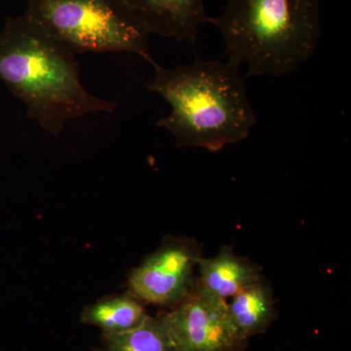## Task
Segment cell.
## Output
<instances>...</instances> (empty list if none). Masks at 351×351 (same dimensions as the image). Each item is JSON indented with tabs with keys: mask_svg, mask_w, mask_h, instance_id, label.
<instances>
[{
	"mask_svg": "<svg viewBox=\"0 0 351 351\" xmlns=\"http://www.w3.org/2000/svg\"><path fill=\"white\" fill-rule=\"evenodd\" d=\"M97 351H176L163 315L149 316L144 323L120 334L101 335Z\"/></svg>",
	"mask_w": 351,
	"mask_h": 351,
	"instance_id": "11",
	"label": "cell"
},
{
	"mask_svg": "<svg viewBox=\"0 0 351 351\" xmlns=\"http://www.w3.org/2000/svg\"><path fill=\"white\" fill-rule=\"evenodd\" d=\"M163 317L176 351H244L248 346L230 320L228 301L196 284Z\"/></svg>",
	"mask_w": 351,
	"mask_h": 351,
	"instance_id": "5",
	"label": "cell"
},
{
	"mask_svg": "<svg viewBox=\"0 0 351 351\" xmlns=\"http://www.w3.org/2000/svg\"><path fill=\"white\" fill-rule=\"evenodd\" d=\"M147 34L180 43H195L209 24L204 0H117Z\"/></svg>",
	"mask_w": 351,
	"mask_h": 351,
	"instance_id": "7",
	"label": "cell"
},
{
	"mask_svg": "<svg viewBox=\"0 0 351 351\" xmlns=\"http://www.w3.org/2000/svg\"><path fill=\"white\" fill-rule=\"evenodd\" d=\"M149 316L144 302L129 292L85 306L80 321L83 324L100 328L104 335H112L135 329Z\"/></svg>",
	"mask_w": 351,
	"mask_h": 351,
	"instance_id": "10",
	"label": "cell"
},
{
	"mask_svg": "<svg viewBox=\"0 0 351 351\" xmlns=\"http://www.w3.org/2000/svg\"><path fill=\"white\" fill-rule=\"evenodd\" d=\"M197 267L199 276L195 280L196 285L226 301L263 277L262 269L258 265L235 255L228 246H223L214 257L202 256Z\"/></svg>",
	"mask_w": 351,
	"mask_h": 351,
	"instance_id": "8",
	"label": "cell"
},
{
	"mask_svg": "<svg viewBox=\"0 0 351 351\" xmlns=\"http://www.w3.org/2000/svg\"><path fill=\"white\" fill-rule=\"evenodd\" d=\"M228 309L232 324L247 339L267 332L278 318L274 292L263 277L232 297Z\"/></svg>",
	"mask_w": 351,
	"mask_h": 351,
	"instance_id": "9",
	"label": "cell"
},
{
	"mask_svg": "<svg viewBox=\"0 0 351 351\" xmlns=\"http://www.w3.org/2000/svg\"><path fill=\"white\" fill-rule=\"evenodd\" d=\"M322 0H226L209 24L225 43L223 57L249 76L294 73L315 54L322 34Z\"/></svg>",
	"mask_w": 351,
	"mask_h": 351,
	"instance_id": "3",
	"label": "cell"
},
{
	"mask_svg": "<svg viewBox=\"0 0 351 351\" xmlns=\"http://www.w3.org/2000/svg\"><path fill=\"white\" fill-rule=\"evenodd\" d=\"M154 69L147 90L171 107L170 114L156 126L172 134L178 147L217 152L249 137L256 115L239 66L228 60L197 59L172 69L159 64Z\"/></svg>",
	"mask_w": 351,
	"mask_h": 351,
	"instance_id": "2",
	"label": "cell"
},
{
	"mask_svg": "<svg viewBox=\"0 0 351 351\" xmlns=\"http://www.w3.org/2000/svg\"><path fill=\"white\" fill-rule=\"evenodd\" d=\"M24 13L75 56L124 52L158 64L149 34L117 0H27Z\"/></svg>",
	"mask_w": 351,
	"mask_h": 351,
	"instance_id": "4",
	"label": "cell"
},
{
	"mask_svg": "<svg viewBox=\"0 0 351 351\" xmlns=\"http://www.w3.org/2000/svg\"><path fill=\"white\" fill-rule=\"evenodd\" d=\"M0 82L24 103L27 117L54 137L71 120L117 108L85 89L75 55L25 13L7 18L0 32Z\"/></svg>",
	"mask_w": 351,
	"mask_h": 351,
	"instance_id": "1",
	"label": "cell"
},
{
	"mask_svg": "<svg viewBox=\"0 0 351 351\" xmlns=\"http://www.w3.org/2000/svg\"><path fill=\"white\" fill-rule=\"evenodd\" d=\"M202 250L186 237H169L138 267L132 270L128 285L143 302L175 307L195 287V271Z\"/></svg>",
	"mask_w": 351,
	"mask_h": 351,
	"instance_id": "6",
	"label": "cell"
}]
</instances>
